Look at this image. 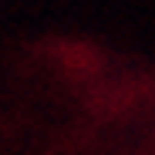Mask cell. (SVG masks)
Returning a JSON list of instances; mask_svg holds the SVG:
<instances>
[{
  "label": "cell",
  "mask_w": 155,
  "mask_h": 155,
  "mask_svg": "<svg viewBox=\"0 0 155 155\" xmlns=\"http://www.w3.org/2000/svg\"><path fill=\"white\" fill-rule=\"evenodd\" d=\"M51 135L44 155H155V81L111 74L101 54L37 51Z\"/></svg>",
  "instance_id": "obj_1"
}]
</instances>
